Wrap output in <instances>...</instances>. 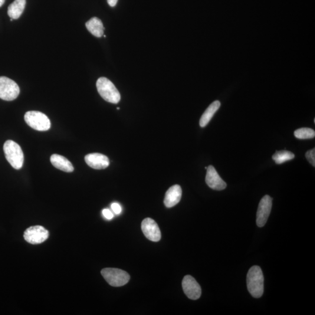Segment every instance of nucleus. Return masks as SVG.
Returning <instances> with one entry per match:
<instances>
[{"instance_id":"16","label":"nucleus","mask_w":315,"mask_h":315,"mask_svg":"<svg viewBox=\"0 0 315 315\" xmlns=\"http://www.w3.org/2000/svg\"><path fill=\"white\" fill-rule=\"evenodd\" d=\"M86 28L88 31L95 37L101 38L104 35V27L103 23L101 19L97 17H93L87 22Z\"/></svg>"},{"instance_id":"18","label":"nucleus","mask_w":315,"mask_h":315,"mask_svg":"<svg viewBox=\"0 0 315 315\" xmlns=\"http://www.w3.org/2000/svg\"><path fill=\"white\" fill-rule=\"evenodd\" d=\"M295 155L293 153L288 151H279L273 156V159L277 164H281L294 158Z\"/></svg>"},{"instance_id":"10","label":"nucleus","mask_w":315,"mask_h":315,"mask_svg":"<svg viewBox=\"0 0 315 315\" xmlns=\"http://www.w3.org/2000/svg\"><path fill=\"white\" fill-rule=\"evenodd\" d=\"M142 229L144 235L150 241L158 242L161 238V233L159 226L152 218H147L144 219L142 224Z\"/></svg>"},{"instance_id":"22","label":"nucleus","mask_w":315,"mask_h":315,"mask_svg":"<svg viewBox=\"0 0 315 315\" xmlns=\"http://www.w3.org/2000/svg\"><path fill=\"white\" fill-rule=\"evenodd\" d=\"M103 214L105 218L109 219V220L112 219L114 216L112 212H111L109 209L103 210Z\"/></svg>"},{"instance_id":"3","label":"nucleus","mask_w":315,"mask_h":315,"mask_svg":"<svg viewBox=\"0 0 315 315\" xmlns=\"http://www.w3.org/2000/svg\"><path fill=\"white\" fill-rule=\"evenodd\" d=\"M4 152L6 160L15 169H20L24 163V156L21 147L12 140L4 143Z\"/></svg>"},{"instance_id":"21","label":"nucleus","mask_w":315,"mask_h":315,"mask_svg":"<svg viewBox=\"0 0 315 315\" xmlns=\"http://www.w3.org/2000/svg\"><path fill=\"white\" fill-rule=\"evenodd\" d=\"M111 208L116 214H120L121 210H122L121 206L117 203H112V204L111 205Z\"/></svg>"},{"instance_id":"20","label":"nucleus","mask_w":315,"mask_h":315,"mask_svg":"<svg viewBox=\"0 0 315 315\" xmlns=\"http://www.w3.org/2000/svg\"><path fill=\"white\" fill-rule=\"evenodd\" d=\"M307 160L309 161L311 165L313 166H315V149L311 150L308 151L305 154Z\"/></svg>"},{"instance_id":"17","label":"nucleus","mask_w":315,"mask_h":315,"mask_svg":"<svg viewBox=\"0 0 315 315\" xmlns=\"http://www.w3.org/2000/svg\"><path fill=\"white\" fill-rule=\"evenodd\" d=\"M26 5V0H15L9 5L8 15L13 19H18L24 12Z\"/></svg>"},{"instance_id":"23","label":"nucleus","mask_w":315,"mask_h":315,"mask_svg":"<svg viewBox=\"0 0 315 315\" xmlns=\"http://www.w3.org/2000/svg\"><path fill=\"white\" fill-rule=\"evenodd\" d=\"M108 4H109L111 7L116 6L118 1V0H107Z\"/></svg>"},{"instance_id":"14","label":"nucleus","mask_w":315,"mask_h":315,"mask_svg":"<svg viewBox=\"0 0 315 315\" xmlns=\"http://www.w3.org/2000/svg\"><path fill=\"white\" fill-rule=\"evenodd\" d=\"M51 162L55 168L65 172L74 171V167L72 163L63 156L53 154L51 157Z\"/></svg>"},{"instance_id":"7","label":"nucleus","mask_w":315,"mask_h":315,"mask_svg":"<svg viewBox=\"0 0 315 315\" xmlns=\"http://www.w3.org/2000/svg\"><path fill=\"white\" fill-rule=\"evenodd\" d=\"M49 236L47 229L41 225L31 226L26 229L24 234L25 240L34 245L42 244L47 240Z\"/></svg>"},{"instance_id":"24","label":"nucleus","mask_w":315,"mask_h":315,"mask_svg":"<svg viewBox=\"0 0 315 315\" xmlns=\"http://www.w3.org/2000/svg\"><path fill=\"white\" fill-rule=\"evenodd\" d=\"M5 0H0V7L4 4Z\"/></svg>"},{"instance_id":"5","label":"nucleus","mask_w":315,"mask_h":315,"mask_svg":"<svg viewBox=\"0 0 315 315\" xmlns=\"http://www.w3.org/2000/svg\"><path fill=\"white\" fill-rule=\"evenodd\" d=\"M101 274L109 284L113 287H121L128 283L130 275L125 271L114 268H104Z\"/></svg>"},{"instance_id":"1","label":"nucleus","mask_w":315,"mask_h":315,"mask_svg":"<svg viewBox=\"0 0 315 315\" xmlns=\"http://www.w3.org/2000/svg\"><path fill=\"white\" fill-rule=\"evenodd\" d=\"M248 290L253 297L261 298L264 293V276L258 265L252 266L247 274Z\"/></svg>"},{"instance_id":"2","label":"nucleus","mask_w":315,"mask_h":315,"mask_svg":"<svg viewBox=\"0 0 315 315\" xmlns=\"http://www.w3.org/2000/svg\"><path fill=\"white\" fill-rule=\"evenodd\" d=\"M97 88L98 93L105 101L114 104L119 103L121 99L119 92L109 79L105 77L98 79Z\"/></svg>"},{"instance_id":"11","label":"nucleus","mask_w":315,"mask_h":315,"mask_svg":"<svg viewBox=\"0 0 315 315\" xmlns=\"http://www.w3.org/2000/svg\"><path fill=\"white\" fill-rule=\"evenodd\" d=\"M206 182L210 188L222 190L226 188V183L219 176L214 166L210 165L207 168Z\"/></svg>"},{"instance_id":"19","label":"nucleus","mask_w":315,"mask_h":315,"mask_svg":"<svg viewBox=\"0 0 315 315\" xmlns=\"http://www.w3.org/2000/svg\"><path fill=\"white\" fill-rule=\"evenodd\" d=\"M294 136L301 140L313 139L315 136V131L310 128H301L295 131Z\"/></svg>"},{"instance_id":"15","label":"nucleus","mask_w":315,"mask_h":315,"mask_svg":"<svg viewBox=\"0 0 315 315\" xmlns=\"http://www.w3.org/2000/svg\"><path fill=\"white\" fill-rule=\"evenodd\" d=\"M220 106V102L218 101L213 102L208 107V109L206 110L205 113L203 114L201 118H200V126L202 127H205L208 125L213 116L214 115V114Z\"/></svg>"},{"instance_id":"9","label":"nucleus","mask_w":315,"mask_h":315,"mask_svg":"<svg viewBox=\"0 0 315 315\" xmlns=\"http://www.w3.org/2000/svg\"><path fill=\"white\" fill-rule=\"evenodd\" d=\"M184 293L189 299L197 300L201 297L202 289L195 279L191 275H186L182 281Z\"/></svg>"},{"instance_id":"12","label":"nucleus","mask_w":315,"mask_h":315,"mask_svg":"<svg viewBox=\"0 0 315 315\" xmlns=\"http://www.w3.org/2000/svg\"><path fill=\"white\" fill-rule=\"evenodd\" d=\"M85 160L88 166L95 169L106 168L110 164L107 157L100 153L88 154L85 157Z\"/></svg>"},{"instance_id":"8","label":"nucleus","mask_w":315,"mask_h":315,"mask_svg":"<svg viewBox=\"0 0 315 315\" xmlns=\"http://www.w3.org/2000/svg\"><path fill=\"white\" fill-rule=\"evenodd\" d=\"M272 208V198L265 195L259 203L257 215V224L259 227H262L267 221Z\"/></svg>"},{"instance_id":"13","label":"nucleus","mask_w":315,"mask_h":315,"mask_svg":"<svg viewBox=\"0 0 315 315\" xmlns=\"http://www.w3.org/2000/svg\"><path fill=\"white\" fill-rule=\"evenodd\" d=\"M182 190L181 187L175 185L170 187L166 192L164 204L166 208H171L178 204L182 198Z\"/></svg>"},{"instance_id":"6","label":"nucleus","mask_w":315,"mask_h":315,"mask_svg":"<svg viewBox=\"0 0 315 315\" xmlns=\"http://www.w3.org/2000/svg\"><path fill=\"white\" fill-rule=\"evenodd\" d=\"M20 93L18 85L11 79L0 77V98L6 101H14Z\"/></svg>"},{"instance_id":"4","label":"nucleus","mask_w":315,"mask_h":315,"mask_svg":"<svg viewBox=\"0 0 315 315\" xmlns=\"http://www.w3.org/2000/svg\"><path fill=\"white\" fill-rule=\"evenodd\" d=\"M25 122L33 129L45 131L51 129L50 119L44 113L38 111H28L25 114Z\"/></svg>"}]
</instances>
